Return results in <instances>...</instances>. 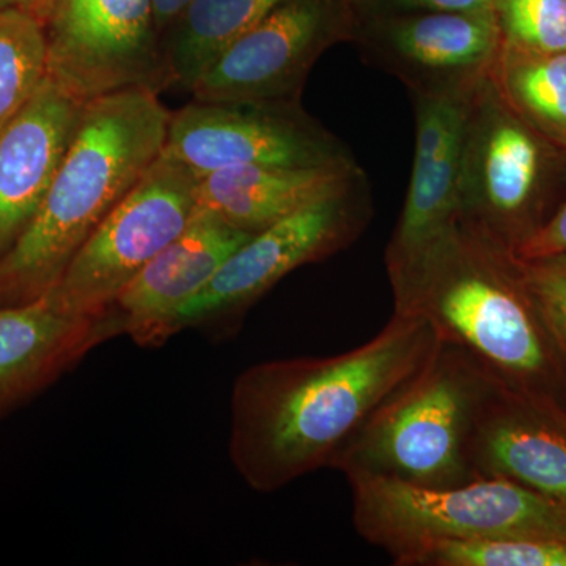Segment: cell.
<instances>
[{"mask_svg": "<svg viewBox=\"0 0 566 566\" xmlns=\"http://www.w3.org/2000/svg\"><path fill=\"white\" fill-rule=\"evenodd\" d=\"M433 324L400 314L367 344L327 357L253 365L234 381L229 453L252 490L273 493L338 458L427 365Z\"/></svg>", "mask_w": 566, "mask_h": 566, "instance_id": "cell-1", "label": "cell"}, {"mask_svg": "<svg viewBox=\"0 0 566 566\" xmlns=\"http://www.w3.org/2000/svg\"><path fill=\"white\" fill-rule=\"evenodd\" d=\"M172 112L148 88H126L85 104L50 191L0 256V305L54 289L71 259L163 155Z\"/></svg>", "mask_w": 566, "mask_h": 566, "instance_id": "cell-2", "label": "cell"}, {"mask_svg": "<svg viewBox=\"0 0 566 566\" xmlns=\"http://www.w3.org/2000/svg\"><path fill=\"white\" fill-rule=\"evenodd\" d=\"M400 314H422L502 385L551 398L565 375L515 256L460 226ZM566 376V375H565Z\"/></svg>", "mask_w": 566, "mask_h": 566, "instance_id": "cell-3", "label": "cell"}, {"mask_svg": "<svg viewBox=\"0 0 566 566\" xmlns=\"http://www.w3.org/2000/svg\"><path fill=\"white\" fill-rule=\"evenodd\" d=\"M493 378L460 346L439 342L422 370L371 417L334 469L430 488L479 479L471 442Z\"/></svg>", "mask_w": 566, "mask_h": 566, "instance_id": "cell-4", "label": "cell"}, {"mask_svg": "<svg viewBox=\"0 0 566 566\" xmlns=\"http://www.w3.org/2000/svg\"><path fill=\"white\" fill-rule=\"evenodd\" d=\"M353 524L394 562L442 539H566V506L505 479L430 488L349 475Z\"/></svg>", "mask_w": 566, "mask_h": 566, "instance_id": "cell-5", "label": "cell"}, {"mask_svg": "<svg viewBox=\"0 0 566 566\" xmlns=\"http://www.w3.org/2000/svg\"><path fill=\"white\" fill-rule=\"evenodd\" d=\"M370 216V199L360 174L252 234L211 281L178 308L167 324V340L188 327L240 318L285 275L352 245L363 234Z\"/></svg>", "mask_w": 566, "mask_h": 566, "instance_id": "cell-6", "label": "cell"}, {"mask_svg": "<svg viewBox=\"0 0 566 566\" xmlns=\"http://www.w3.org/2000/svg\"><path fill=\"white\" fill-rule=\"evenodd\" d=\"M485 73L449 84L415 88V164L403 211L386 251L394 312L403 311L424 268L460 229L465 128L472 96Z\"/></svg>", "mask_w": 566, "mask_h": 566, "instance_id": "cell-7", "label": "cell"}, {"mask_svg": "<svg viewBox=\"0 0 566 566\" xmlns=\"http://www.w3.org/2000/svg\"><path fill=\"white\" fill-rule=\"evenodd\" d=\"M197 186L196 174L163 153L81 245L50 292L87 314L114 311L118 294L191 223Z\"/></svg>", "mask_w": 566, "mask_h": 566, "instance_id": "cell-8", "label": "cell"}, {"mask_svg": "<svg viewBox=\"0 0 566 566\" xmlns=\"http://www.w3.org/2000/svg\"><path fill=\"white\" fill-rule=\"evenodd\" d=\"M48 74L88 103L126 88H167L153 0H48Z\"/></svg>", "mask_w": 566, "mask_h": 566, "instance_id": "cell-9", "label": "cell"}, {"mask_svg": "<svg viewBox=\"0 0 566 566\" xmlns=\"http://www.w3.org/2000/svg\"><path fill=\"white\" fill-rule=\"evenodd\" d=\"M164 155L197 178L230 167L354 164L300 102L189 103L172 112Z\"/></svg>", "mask_w": 566, "mask_h": 566, "instance_id": "cell-10", "label": "cell"}, {"mask_svg": "<svg viewBox=\"0 0 566 566\" xmlns=\"http://www.w3.org/2000/svg\"><path fill=\"white\" fill-rule=\"evenodd\" d=\"M490 70V69H488ZM542 172V151L502 107L490 73L476 84L460 177L461 226L513 253L526 240L524 219Z\"/></svg>", "mask_w": 566, "mask_h": 566, "instance_id": "cell-11", "label": "cell"}, {"mask_svg": "<svg viewBox=\"0 0 566 566\" xmlns=\"http://www.w3.org/2000/svg\"><path fill=\"white\" fill-rule=\"evenodd\" d=\"M344 39L334 0H285L226 50L189 92L196 102H300L308 73Z\"/></svg>", "mask_w": 566, "mask_h": 566, "instance_id": "cell-12", "label": "cell"}, {"mask_svg": "<svg viewBox=\"0 0 566 566\" xmlns=\"http://www.w3.org/2000/svg\"><path fill=\"white\" fill-rule=\"evenodd\" d=\"M479 479H505L566 506V415L493 378L471 442Z\"/></svg>", "mask_w": 566, "mask_h": 566, "instance_id": "cell-13", "label": "cell"}, {"mask_svg": "<svg viewBox=\"0 0 566 566\" xmlns=\"http://www.w3.org/2000/svg\"><path fill=\"white\" fill-rule=\"evenodd\" d=\"M123 334L117 311L87 314L54 292L0 305V417L46 389L95 346Z\"/></svg>", "mask_w": 566, "mask_h": 566, "instance_id": "cell-14", "label": "cell"}, {"mask_svg": "<svg viewBox=\"0 0 566 566\" xmlns=\"http://www.w3.org/2000/svg\"><path fill=\"white\" fill-rule=\"evenodd\" d=\"M85 104L48 74L0 132V256L43 203Z\"/></svg>", "mask_w": 566, "mask_h": 566, "instance_id": "cell-15", "label": "cell"}, {"mask_svg": "<svg viewBox=\"0 0 566 566\" xmlns=\"http://www.w3.org/2000/svg\"><path fill=\"white\" fill-rule=\"evenodd\" d=\"M252 234L197 211L185 232L166 245L115 301L123 334L140 346H161L167 324Z\"/></svg>", "mask_w": 566, "mask_h": 566, "instance_id": "cell-16", "label": "cell"}, {"mask_svg": "<svg viewBox=\"0 0 566 566\" xmlns=\"http://www.w3.org/2000/svg\"><path fill=\"white\" fill-rule=\"evenodd\" d=\"M356 164L324 167L243 166L200 178L197 211L255 234L360 175Z\"/></svg>", "mask_w": 566, "mask_h": 566, "instance_id": "cell-17", "label": "cell"}, {"mask_svg": "<svg viewBox=\"0 0 566 566\" xmlns=\"http://www.w3.org/2000/svg\"><path fill=\"white\" fill-rule=\"evenodd\" d=\"M501 39L495 11H430L394 22L387 29L385 54L415 88L428 87L485 73Z\"/></svg>", "mask_w": 566, "mask_h": 566, "instance_id": "cell-18", "label": "cell"}, {"mask_svg": "<svg viewBox=\"0 0 566 566\" xmlns=\"http://www.w3.org/2000/svg\"><path fill=\"white\" fill-rule=\"evenodd\" d=\"M285 0H192L163 35L167 87L191 92L205 71Z\"/></svg>", "mask_w": 566, "mask_h": 566, "instance_id": "cell-19", "label": "cell"}, {"mask_svg": "<svg viewBox=\"0 0 566 566\" xmlns=\"http://www.w3.org/2000/svg\"><path fill=\"white\" fill-rule=\"evenodd\" d=\"M534 54L516 59L499 46L488 73L502 95H510L543 125L566 134V51Z\"/></svg>", "mask_w": 566, "mask_h": 566, "instance_id": "cell-20", "label": "cell"}, {"mask_svg": "<svg viewBox=\"0 0 566 566\" xmlns=\"http://www.w3.org/2000/svg\"><path fill=\"white\" fill-rule=\"evenodd\" d=\"M48 76L44 22L24 10L0 11V132Z\"/></svg>", "mask_w": 566, "mask_h": 566, "instance_id": "cell-21", "label": "cell"}, {"mask_svg": "<svg viewBox=\"0 0 566 566\" xmlns=\"http://www.w3.org/2000/svg\"><path fill=\"white\" fill-rule=\"evenodd\" d=\"M398 566H566V539H442L409 551Z\"/></svg>", "mask_w": 566, "mask_h": 566, "instance_id": "cell-22", "label": "cell"}, {"mask_svg": "<svg viewBox=\"0 0 566 566\" xmlns=\"http://www.w3.org/2000/svg\"><path fill=\"white\" fill-rule=\"evenodd\" d=\"M501 33L517 50L566 51V0H495Z\"/></svg>", "mask_w": 566, "mask_h": 566, "instance_id": "cell-23", "label": "cell"}, {"mask_svg": "<svg viewBox=\"0 0 566 566\" xmlns=\"http://www.w3.org/2000/svg\"><path fill=\"white\" fill-rule=\"evenodd\" d=\"M515 260L566 375V255Z\"/></svg>", "mask_w": 566, "mask_h": 566, "instance_id": "cell-24", "label": "cell"}, {"mask_svg": "<svg viewBox=\"0 0 566 566\" xmlns=\"http://www.w3.org/2000/svg\"><path fill=\"white\" fill-rule=\"evenodd\" d=\"M512 255L523 262L566 255V203L551 221L539 226L523 244L517 245Z\"/></svg>", "mask_w": 566, "mask_h": 566, "instance_id": "cell-25", "label": "cell"}, {"mask_svg": "<svg viewBox=\"0 0 566 566\" xmlns=\"http://www.w3.org/2000/svg\"><path fill=\"white\" fill-rule=\"evenodd\" d=\"M406 9L447 11V13H482L495 11V0H398Z\"/></svg>", "mask_w": 566, "mask_h": 566, "instance_id": "cell-26", "label": "cell"}, {"mask_svg": "<svg viewBox=\"0 0 566 566\" xmlns=\"http://www.w3.org/2000/svg\"><path fill=\"white\" fill-rule=\"evenodd\" d=\"M192 0H153V11H155V24L158 32L169 31L175 21L181 17L182 11L188 9Z\"/></svg>", "mask_w": 566, "mask_h": 566, "instance_id": "cell-27", "label": "cell"}, {"mask_svg": "<svg viewBox=\"0 0 566 566\" xmlns=\"http://www.w3.org/2000/svg\"><path fill=\"white\" fill-rule=\"evenodd\" d=\"M48 0H0V11L24 10L39 14L41 20L46 13Z\"/></svg>", "mask_w": 566, "mask_h": 566, "instance_id": "cell-28", "label": "cell"}]
</instances>
